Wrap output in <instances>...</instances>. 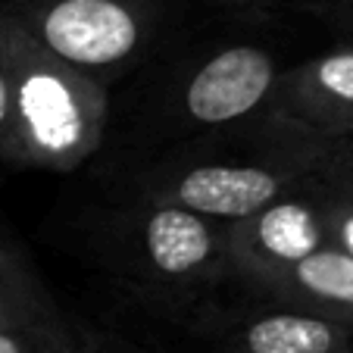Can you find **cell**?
<instances>
[{
    "label": "cell",
    "mask_w": 353,
    "mask_h": 353,
    "mask_svg": "<svg viewBox=\"0 0 353 353\" xmlns=\"http://www.w3.org/2000/svg\"><path fill=\"white\" fill-rule=\"evenodd\" d=\"M232 132H210L175 147L141 175V197L179 203L234 222L288 194L322 181L334 154L332 138L291 132L269 119Z\"/></svg>",
    "instance_id": "obj_1"
},
{
    "label": "cell",
    "mask_w": 353,
    "mask_h": 353,
    "mask_svg": "<svg viewBox=\"0 0 353 353\" xmlns=\"http://www.w3.org/2000/svg\"><path fill=\"white\" fill-rule=\"evenodd\" d=\"M0 50L10 69L19 169L69 172L103 144L110 88L69 66L0 13Z\"/></svg>",
    "instance_id": "obj_2"
},
{
    "label": "cell",
    "mask_w": 353,
    "mask_h": 353,
    "mask_svg": "<svg viewBox=\"0 0 353 353\" xmlns=\"http://www.w3.org/2000/svg\"><path fill=\"white\" fill-rule=\"evenodd\" d=\"M50 297L16 244L0 238V353H38V332Z\"/></svg>",
    "instance_id": "obj_10"
},
{
    "label": "cell",
    "mask_w": 353,
    "mask_h": 353,
    "mask_svg": "<svg viewBox=\"0 0 353 353\" xmlns=\"http://www.w3.org/2000/svg\"><path fill=\"white\" fill-rule=\"evenodd\" d=\"M0 163L19 166V144H16V113H13V85L10 69L0 50Z\"/></svg>",
    "instance_id": "obj_13"
},
{
    "label": "cell",
    "mask_w": 353,
    "mask_h": 353,
    "mask_svg": "<svg viewBox=\"0 0 353 353\" xmlns=\"http://www.w3.org/2000/svg\"><path fill=\"white\" fill-rule=\"evenodd\" d=\"M325 16L338 34V44L353 47V0H325Z\"/></svg>",
    "instance_id": "obj_14"
},
{
    "label": "cell",
    "mask_w": 353,
    "mask_h": 353,
    "mask_svg": "<svg viewBox=\"0 0 353 353\" xmlns=\"http://www.w3.org/2000/svg\"><path fill=\"white\" fill-rule=\"evenodd\" d=\"M38 353H91L88 341L69 325L54 307V300L47 303L44 316H41V332H38Z\"/></svg>",
    "instance_id": "obj_12"
},
{
    "label": "cell",
    "mask_w": 353,
    "mask_h": 353,
    "mask_svg": "<svg viewBox=\"0 0 353 353\" xmlns=\"http://www.w3.org/2000/svg\"><path fill=\"white\" fill-rule=\"evenodd\" d=\"M332 160H334V154H332ZM316 200H319V213H322V225H325V234H328V244H338L341 250L353 254V194L334 175L332 163H328L322 181L316 185Z\"/></svg>",
    "instance_id": "obj_11"
},
{
    "label": "cell",
    "mask_w": 353,
    "mask_h": 353,
    "mask_svg": "<svg viewBox=\"0 0 353 353\" xmlns=\"http://www.w3.org/2000/svg\"><path fill=\"white\" fill-rule=\"evenodd\" d=\"M266 119L316 138H353V47L332 50L281 69Z\"/></svg>",
    "instance_id": "obj_6"
},
{
    "label": "cell",
    "mask_w": 353,
    "mask_h": 353,
    "mask_svg": "<svg viewBox=\"0 0 353 353\" xmlns=\"http://www.w3.org/2000/svg\"><path fill=\"white\" fill-rule=\"evenodd\" d=\"M316 185L307 191L288 194L244 219L228 222V256H232L228 279H247V275L285 266L328 244Z\"/></svg>",
    "instance_id": "obj_8"
},
{
    "label": "cell",
    "mask_w": 353,
    "mask_h": 353,
    "mask_svg": "<svg viewBox=\"0 0 353 353\" xmlns=\"http://www.w3.org/2000/svg\"><path fill=\"white\" fill-rule=\"evenodd\" d=\"M110 234L122 272L163 303H194L232 275L228 222L179 203L141 197L122 210Z\"/></svg>",
    "instance_id": "obj_3"
},
{
    "label": "cell",
    "mask_w": 353,
    "mask_h": 353,
    "mask_svg": "<svg viewBox=\"0 0 353 353\" xmlns=\"http://www.w3.org/2000/svg\"><path fill=\"white\" fill-rule=\"evenodd\" d=\"M281 66L272 50L256 44L219 47L175 88L169 113L175 125L197 134L232 132L266 119Z\"/></svg>",
    "instance_id": "obj_5"
},
{
    "label": "cell",
    "mask_w": 353,
    "mask_h": 353,
    "mask_svg": "<svg viewBox=\"0 0 353 353\" xmlns=\"http://www.w3.org/2000/svg\"><path fill=\"white\" fill-rule=\"evenodd\" d=\"M222 353H350L353 328L294 307L272 303L238 313H213L197 319Z\"/></svg>",
    "instance_id": "obj_7"
},
{
    "label": "cell",
    "mask_w": 353,
    "mask_h": 353,
    "mask_svg": "<svg viewBox=\"0 0 353 353\" xmlns=\"http://www.w3.org/2000/svg\"><path fill=\"white\" fill-rule=\"evenodd\" d=\"M225 7H244V10H260V7H272L275 0H219Z\"/></svg>",
    "instance_id": "obj_16"
},
{
    "label": "cell",
    "mask_w": 353,
    "mask_h": 353,
    "mask_svg": "<svg viewBox=\"0 0 353 353\" xmlns=\"http://www.w3.org/2000/svg\"><path fill=\"white\" fill-rule=\"evenodd\" d=\"M332 169L353 194V138H341L334 144V160H332Z\"/></svg>",
    "instance_id": "obj_15"
},
{
    "label": "cell",
    "mask_w": 353,
    "mask_h": 353,
    "mask_svg": "<svg viewBox=\"0 0 353 353\" xmlns=\"http://www.w3.org/2000/svg\"><path fill=\"white\" fill-rule=\"evenodd\" d=\"M238 281L260 291L272 303L353 328V254L341 250L338 244H322L300 260Z\"/></svg>",
    "instance_id": "obj_9"
},
{
    "label": "cell",
    "mask_w": 353,
    "mask_h": 353,
    "mask_svg": "<svg viewBox=\"0 0 353 353\" xmlns=\"http://www.w3.org/2000/svg\"><path fill=\"white\" fill-rule=\"evenodd\" d=\"M88 350H91V353H107L103 347H97V344H88ZM122 353H125V350H122Z\"/></svg>",
    "instance_id": "obj_17"
},
{
    "label": "cell",
    "mask_w": 353,
    "mask_h": 353,
    "mask_svg": "<svg viewBox=\"0 0 353 353\" xmlns=\"http://www.w3.org/2000/svg\"><path fill=\"white\" fill-rule=\"evenodd\" d=\"M0 13L107 88L144 57L157 32L154 0H3Z\"/></svg>",
    "instance_id": "obj_4"
}]
</instances>
